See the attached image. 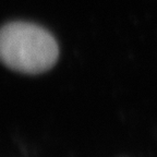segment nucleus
<instances>
[{"label": "nucleus", "instance_id": "nucleus-1", "mask_svg": "<svg viewBox=\"0 0 157 157\" xmlns=\"http://www.w3.org/2000/svg\"><path fill=\"white\" fill-rule=\"evenodd\" d=\"M59 47L48 31L27 22H12L0 29V62L14 71L38 74L57 62Z\"/></svg>", "mask_w": 157, "mask_h": 157}]
</instances>
